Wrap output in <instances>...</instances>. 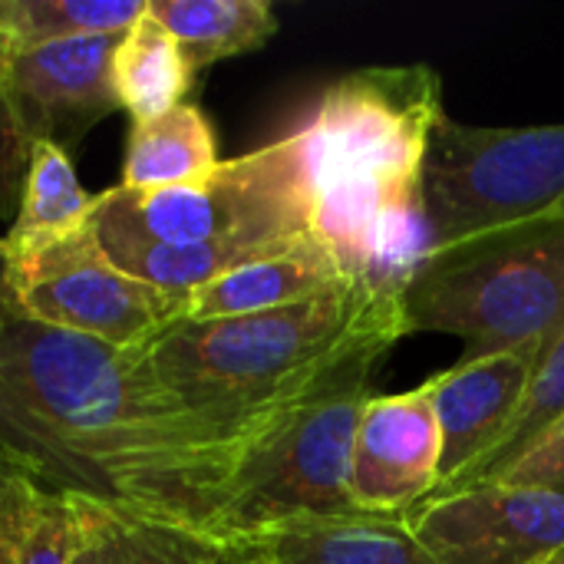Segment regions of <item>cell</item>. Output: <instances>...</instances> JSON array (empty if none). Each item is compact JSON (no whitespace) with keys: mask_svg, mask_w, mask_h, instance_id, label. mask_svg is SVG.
I'll return each mask as SVG.
<instances>
[{"mask_svg":"<svg viewBox=\"0 0 564 564\" xmlns=\"http://www.w3.org/2000/svg\"><path fill=\"white\" fill-rule=\"evenodd\" d=\"M383 337H406L400 301L350 281L268 314L182 317L139 354L159 387L221 433L241 459L344 357Z\"/></svg>","mask_w":564,"mask_h":564,"instance_id":"7a4b0ae2","label":"cell"},{"mask_svg":"<svg viewBox=\"0 0 564 564\" xmlns=\"http://www.w3.org/2000/svg\"><path fill=\"white\" fill-rule=\"evenodd\" d=\"M245 549H248V545H245ZM245 564H254V562H251V555H248V562H245Z\"/></svg>","mask_w":564,"mask_h":564,"instance_id":"83f0119b","label":"cell"},{"mask_svg":"<svg viewBox=\"0 0 564 564\" xmlns=\"http://www.w3.org/2000/svg\"><path fill=\"white\" fill-rule=\"evenodd\" d=\"M397 301L406 334L463 337V364L506 350L545 354L564 334V215L436 248Z\"/></svg>","mask_w":564,"mask_h":564,"instance_id":"277c9868","label":"cell"},{"mask_svg":"<svg viewBox=\"0 0 564 564\" xmlns=\"http://www.w3.org/2000/svg\"><path fill=\"white\" fill-rule=\"evenodd\" d=\"M397 340H370L344 357L235 463L212 535L248 542L304 519L357 516L347 489L350 449L370 403V370Z\"/></svg>","mask_w":564,"mask_h":564,"instance_id":"5b68a950","label":"cell"},{"mask_svg":"<svg viewBox=\"0 0 564 564\" xmlns=\"http://www.w3.org/2000/svg\"><path fill=\"white\" fill-rule=\"evenodd\" d=\"M443 433L430 383L370 397L350 449V502L364 516L406 519L440 489Z\"/></svg>","mask_w":564,"mask_h":564,"instance_id":"8fae6325","label":"cell"},{"mask_svg":"<svg viewBox=\"0 0 564 564\" xmlns=\"http://www.w3.org/2000/svg\"><path fill=\"white\" fill-rule=\"evenodd\" d=\"M350 284L340 261L321 238H304L301 245L271 254L264 261L245 264L198 291L185 301L188 321H218V317H245L268 314L281 307L304 304L327 291Z\"/></svg>","mask_w":564,"mask_h":564,"instance_id":"4fadbf2b","label":"cell"},{"mask_svg":"<svg viewBox=\"0 0 564 564\" xmlns=\"http://www.w3.org/2000/svg\"><path fill=\"white\" fill-rule=\"evenodd\" d=\"M93 208L96 195L79 185L66 149L53 142L30 145L20 208L7 238L0 241L3 264L86 231Z\"/></svg>","mask_w":564,"mask_h":564,"instance_id":"2e32d148","label":"cell"},{"mask_svg":"<svg viewBox=\"0 0 564 564\" xmlns=\"http://www.w3.org/2000/svg\"><path fill=\"white\" fill-rule=\"evenodd\" d=\"M535 564H564V552H555V555H549V558H542V562Z\"/></svg>","mask_w":564,"mask_h":564,"instance_id":"4316f807","label":"cell"},{"mask_svg":"<svg viewBox=\"0 0 564 564\" xmlns=\"http://www.w3.org/2000/svg\"><path fill=\"white\" fill-rule=\"evenodd\" d=\"M542 360V350H506L489 354L430 380L433 410L443 433V463H440V492L456 486L473 473L512 426L532 373Z\"/></svg>","mask_w":564,"mask_h":564,"instance_id":"7c38bea8","label":"cell"},{"mask_svg":"<svg viewBox=\"0 0 564 564\" xmlns=\"http://www.w3.org/2000/svg\"><path fill=\"white\" fill-rule=\"evenodd\" d=\"M122 33L73 36L20 53L0 50V106L17 145L79 139L109 112L122 109L112 63Z\"/></svg>","mask_w":564,"mask_h":564,"instance_id":"9c48e42d","label":"cell"},{"mask_svg":"<svg viewBox=\"0 0 564 564\" xmlns=\"http://www.w3.org/2000/svg\"><path fill=\"white\" fill-rule=\"evenodd\" d=\"M496 482H506V486H535V489H564V426L558 433H552L549 440H542L512 469H506Z\"/></svg>","mask_w":564,"mask_h":564,"instance_id":"cb8c5ba5","label":"cell"},{"mask_svg":"<svg viewBox=\"0 0 564 564\" xmlns=\"http://www.w3.org/2000/svg\"><path fill=\"white\" fill-rule=\"evenodd\" d=\"M423 195L436 248L564 215V122L479 129L443 116L423 162Z\"/></svg>","mask_w":564,"mask_h":564,"instance_id":"52a82bcc","label":"cell"},{"mask_svg":"<svg viewBox=\"0 0 564 564\" xmlns=\"http://www.w3.org/2000/svg\"><path fill=\"white\" fill-rule=\"evenodd\" d=\"M215 132L198 106L182 102L178 109L132 122L126 165H122V188L132 192H155L175 188L205 178L218 169Z\"/></svg>","mask_w":564,"mask_h":564,"instance_id":"ac0fdd59","label":"cell"},{"mask_svg":"<svg viewBox=\"0 0 564 564\" xmlns=\"http://www.w3.org/2000/svg\"><path fill=\"white\" fill-rule=\"evenodd\" d=\"M0 268H3V258H0Z\"/></svg>","mask_w":564,"mask_h":564,"instance_id":"f1b7e54d","label":"cell"},{"mask_svg":"<svg viewBox=\"0 0 564 564\" xmlns=\"http://www.w3.org/2000/svg\"><path fill=\"white\" fill-rule=\"evenodd\" d=\"M10 301L36 324L116 350H135L185 317L188 294H169L122 274L86 231L0 268Z\"/></svg>","mask_w":564,"mask_h":564,"instance_id":"ba28073f","label":"cell"},{"mask_svg":"<svg viewBox=\"0 0 564 564\" xmlns=\"http://www.w3.org/2000/svg\"><path fill=\"white\" fill-rule=\"evenodd\" d=\"M564 426V334L542 354L532 383L525 390V400L512 420V426L506 430L502 443L473 469L466 473L456 486H449L440 496L469 489V486H486L496 482L506 469H512L522 456H529L542 440H549L552 433H558ZM433 496V499H440Z\"/></svg>","mask_w":564,"mask_h":564,"instance_id":"7402d4cb","label":"cell"},{"mask_svg":"<svg viewBox=\"0 0 564 564\" xmlns=\"http://www.w3.org/2000/svg\"><path fill=\"white\" fill-rule=\"evenodd\" d=\"M149 13L175 36L192 73L258 50L278 33L264 0H149Z\"/></svg>","mask_w":564,"mask_h":564,"instance_id":"d6986e66","label":"cell"},{"mask_svg":"<svg viewBox=\"0 0 564 564\" xmlns=\"http://www.w3.org/2000/svg\"><path fill=\"white\" fill-rule=\"evenodd\" d=\"M93 235V231H89ZM99 251L129 278L169 294H192L245 264L281 254L304 238L291 241H198V245H159L132 238H99ZM311 238V235H307Z\"/></svg>","mask_w":564,"mask_h":564,"instance_id":"e0dca14e","label":"cell"},{"mask_svg":"<svg viewBox=\"0 0 564 564\" xmlns=\"http://www.w3.org/2000/svg\"><path fill=\"white\" fill-rule=\"evenodd\" d=\"M241 545L254 564H440L406 519L364 512L291 522Z\"/></svg>","mask_w":564,"mask_h":564,"instance_id":"9a60e30c","label":"cell"},{"mask_svg":"<svg viewBox=\"0 0 564 564\" xmlns=\"http://www.w3.org/2000/svg\"><path fill=\"white\" fill-rule=\"evenodd\" d=\"M443 116V86L430 66H370L334 83L314 119L297 129L314 238L340 268L380 215L423 192V162Z\"/></svg>","mask_w":564,"mask_h":564,"instance_id":"3957f363","label":"cell"},{"mask_svg":"<svg viewBox=\"0 0 564 564\" xmlns=\"http://www.w3.org/2000/svg\"><path fill=\"white\" fill-rule=\"evenodd\" d=\"M79 535L73 496L40 492L30 486V499L20 522L17 564H73Z\"/></svg>","mask_w":564,"mask_h":564,"instance_id":"603a6c76","label":"cell"},{"mask_svg":"<svg viewBox=\"0 0 564 564\" xmlns=\"http://www.w3.org/2000/svg\"><path fill=\"white\" fill-rule=\"evenodd\" d=\"M145 10L149 0H0V50L126 33Z\"/></svg>","mask_w":564,"mask_h":564,"instance_id":"44dd1931","label":"cell"},{"mask_svg":"<svg viewBox=\"0 0 564 564\" xmlns=\"http://www.w3.org/2000/svg\"><path fill=\"white\" fill-rule=\"evenodd\" d=\"M89 231L159 245L291 241L314 235V195L304 135L294 132L241 159L218 162L198 182L96 195Z\"/></svg>","mask_w":564,"mask_h":564,"instance_id":"8992f818","label":"cell"},{"mask_svg":"<svg viewBox=\"0 0 564 564\" xmlns=\"http://www.w3.org/2000/svg\"><path fill=\"white\" fill-rule=\"evenodd\" d=\"M112 79L132 122H149L185 102L195 73L175 36L145 10L119 40Z\"/></svg>","mask_w":564,"mask_h":564,"instance_id":"ffe728a7","label":"cell"},{"mask_svg":"<svg viewBox=\"0 0 564 564\" xmlns=\"http://www.w3.org/2000/svg\"><path fill=\"white\" fill-rule=\"evenodd\" d=\"M238 449L159 387L139 347L30 321L0 278V469L212 535Z\"/></svg>","mask_w":564,"mask_h":564,"instance_id":"6da1fadb","label":"cell"},{"mask_svg":"<svg viewBox=\"0 0 564 564\" xmlns=\"http://www.w3.org/2000/svg\"><path fill=\"white\" fill-rule=\"evenodd\" d=\"M440 564H535L564 552V489L469 486L406 516Z\"/></svg>","mask_w":564,"mask_h":564,"instance_id":"30bf717a","label":"cell"},{"mask_svg":"<svg viewBox=\"0 0 564 564\" xmlns=\"http://www.w3.org/2000/svg\"><path fill=\"white\" fill-rule=\"evenodd\" d=\"M30 499V482L0 469V564H17L20 522Z\"/></svg>","mask_w":564,"mask_h":564,"instance_id":"d4e9b609","label":"cell"},{"mask_svg":"<svg viewBox=\"0 0 564 564\" xmlns=\"http://www.w3.org/2000/svg\"><path fill=\"white\" fill-rule=\"evenodd\" d=\"M73 564H245L248 549L198 529L132 516L96 499H79Z\"/></svg>","mask_w":564,"mask_h":564,"instance_id":"5bb4252c","label":"cell"},{"mask_svg":"<svg viewBox=\"0 0 564 564\" xmlns=\"http://www.w3.org/2000/svg\"><path fill=\"white\" fill-rule=\"evenodd\" d=\"M26 165V152L17 145L10 126H7V116H3V106H0V188H10L7 182L17 175V169Z\"/></svg>","mask_w":564,"mask_h":564,"instance_id":"484cf974","label":"cell"}]
</instances>
